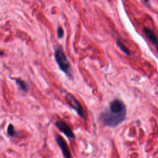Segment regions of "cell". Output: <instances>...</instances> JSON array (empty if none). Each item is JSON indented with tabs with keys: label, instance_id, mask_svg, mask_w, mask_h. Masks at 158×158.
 I'll use <instances>...</instances> for the list:
<instances>
[{
	"label": "cell",
	"instance_id": "5b68a950",
	"mask_svg": "<svg viewBox=\"0 0 158 158\" xmlns=\"http://www.w3.org/2000/svg\"><path fill=\"white\" fill-rule=\"evenodd\" d=\"M55 140L59 147L61 148L63 155H64V157L65 158H72L71 153L69 148L68 145L66 141L63 139V138L61 137V136L56 135L55 136Z\"/></svg>",
	"mask_w": 158,
	"mask_h": 158
},
{
	"label": "cell",
	"instance_id": "3957f363",
	"mask_svg": "<svg viewBox=\"0 0 158 158\" xmlns=\"http://www.w3.org/2000/svg\"><path fill=\"white\" fill-rule=\"evenodd\" d=\"M65 98L69 106L77 112L79 116L83 119H85V111H84V109L81 104L76 98V97L74 96H73L70 93H67Z\"/></svg>",
	"mask_w": 158,
	"mask_h": 158
},
{
	"label": "cell",
	"instance_id": "277c9868",
	"mask_svg": "<svg viewBox=\"0 0 158 158\" xmlns=\"http://www.w3.org/2000/svg\"><path fill=\"white\" fill-rule=\"evenodd\" d=\"M56 127L59 131L64 133L68 139H74L75 135L70 126L64 121H58L55 122Z\"/></svg>",
	"mask_w": 158,
	"mask_h": 158
},
{
	"label": "cell",
	"instance_id": "9c48e42d",
	"mask_svg": "<svg viewBox=\"0 0 158 158\" xmlns=\"http://www.w3.org/2000/svg\"><path fill=\"white\" fill-rule=\"evenodd\" d=\"M7 133L9 136H15L16 135H17V133L15 130L14 127L12 125V124H10L8 126V128H7Z\"/></svg>",
	"mask_w": 158,
	"mask_h": 158
},
{
	"label": "cell",
	"instance_id": "52a82bcc",
	"mask_svg": "<svg viewBox=\"0 0 158 158\" xmlns=\"http://www.w3.org/2000/svg\"><path fill=\"white\" fill-rule=\"evenodd\" d=\"M14 80L21 90L24 91H25V92H27L28 91V85H27V83L24 81H23L22 80H20V79H14Z\"/></svg>",
	"mask_w": 158,
	"mask_h": 158
},
{
	"label": "cell",
	"instance_id": "ba28073f",
	"mask_svg": "<svg viewBox=\"0 0 158 158\" xmlns=\"http://www.w3.org/2000/svg\"><path fill=\"white\" fill-rule=\"evenodd\" d=\"M117 44H118V46L119 47V48L124 52L125 54H126L127 55H129V56L130 55V52L129 49L125 46V45L122 43V42H121L119 40H118Z\"/></svg>",
	"mask_w": 158,
	"mask_h": 158
},
{
	"label": "cell",
	"instance_id": "8992f818",
	"mask_svg": "<svg viewBox=\"0 0 158 158\" xmlns=\"http://www.w3.org/2000/svg\"><path fill=\"white\" fill-rule=\"evenodd\" d=\"M143 31L146 36L149 38L150 41L155 46L156 49H157V37L156 33L154 32V30L149 27H145Z\"/></svg>",
	"mask_w": 158,
	"mask_h": 158
},
{
	"label": "cell",
	"instance_id": "6da1fadb",
	"mask_svg": "<svg viewBox=\"0 0 158 158\" xmlns=\"http://www.w3.org/2000/svg\"><path fill=\"white\" fill-rule=\"evenodd\" d=\"M127 109L124 103L119 99H115L103 111L101 119L105 126L115 127L125 121Z\"/></svg>",
	"mask_w": 158,
	"mask_h": 158
},
{
	"label": "cell",
	"instance_id": "7a4b0ae2",
	"mask_svg": "<svg viewBox=\"0 0 158 158\" xmlns=\"http://www.w3.org/2000/svg\"><path fill=\"white\" fill-rule=\"evenodd\" d=\"M55 58L59 69L69 77H72L70 64L63 51L59 49L56 50Z\"/></svg>",
	"mask_w": 158,
	"mask_h": 158
},
{
	"label": "cell",
	"instance_id": "8fae6325",
	"mask_svg": "<svg viewBox=\"0 0 158 158\" xmlns=\"http://www.w3.org/2000/svg\"><path fill=\"white\" fill-rule=\"evenodd\" d=\"M4 55V52L2 51H0V56H3Z\"/></svg>",
	"mask_w": 158,
	"mask_h": 158
},
{
	"label": "cell",
	"instance_id": "30bf717a",
	"mask_svg": "<svg viewBox=\"0 0 158 158\" xmlns=\"http://www.w3.org/2000/svg\"><path fill=\"white\" fill-rule=\"evenodd\" d=\"M57 35L59 39H61L64 37V30L62 27H58L57 30Z\"/></svg>",
	"mask_w": 158,
	"mask_h": 158
}]
</instances>
